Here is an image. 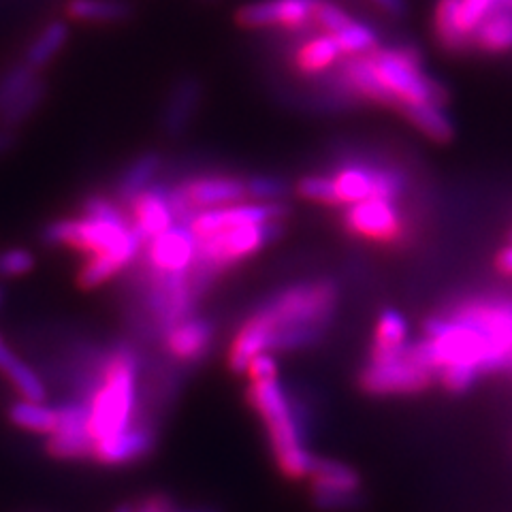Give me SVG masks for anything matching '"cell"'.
<instances>
[{"label":"cell","instance_id":"38","mask_svg":"<svg viewBox=\"0 0 512 512\" xmlns=\"http://www.w3.org/2000/svg\"><path fill=\"white\" fill-rule=\"evenodd\" d=\"M350 20V15L340 7L331 3V0H320V5L314 13V22L323 28L327 35H335L346 22Z\"/></svg>","mask_w":512,"mask_h":512},{"label":"cell","instance_id":"35","mask_svg":"<svg viewBox=\"0 0 512 512\" xmlns=\"http://www.w3.org/2000/svg\"><path fill=\"white\" fill-rule=\"evenodd\" d=\"M246 192L250 201H259V203H274V201H284L291 192V184H288L280 175H252V178L246 180Z\"/></svg>","mask_w":512,"mask_h":512},{"label":"cell","instance_id":"18","mask_svg":"<svg viewBox=\"0 0 512 512\" xmlns=\"http://www.w3.org/2000/svg\"><path fill=\"white\" fill-rule=\"evenodd\" d=\"M378 171H380L378 165L359 163V160H352V163H346L335 171L333 184H335V192H338L340 207L374 199Z\"/></svg>","mask_w":512,"mask_h":512},{"label":"cell","instance_id":"39","mask_svg":"<svg viewBox=\"0 0 512 512\" xmlns=\"http://www.w3.org/2000/svg\"><path fill=\"white\" fill-rule=\"evenodd\" d=\"M372 3H374L382 13H387L389 18H393V20H404L406 15L410 13L408 0H372Z\"/></svg>","mask_w":512,"mask_h":512},{"label":"cell","instance_id":"34","mask_svg":"<svg viewBox=\"0 0 512 512\" xmlns=\"http://www.w3.org/2000/svg\"><path fill=\"white\" fill-rule=\"evenodd\" d=\"M295 192L306 201L340 207L338 192H335L333 178L329 175H303V178L295 184Z\"/></svg>","mask_w":512,"mask_h":512},{"label":"cell","instance_id":"44","mask_svg":"<svg viewBox=\"0 0 512 512\" xmlns=\"http://www.w3.org/2000/svg\"><path fill=\"white\" fill-rule=\"evenodd\" d=\"M495 3H498V9L512 11V0H495Z\"/></svg>","mask_w":512,"mask_h":512},{"label":"cell","instance_id":"6","mask_svg":"<svg viewBox=\"0 0 512 512\" xmlns=\"http://www.w3.org/2000/svg\"><path fill=\"white\" fill-rule=\"evenodd\" d=\"M370 56L380 82L395 96L397 107L404 103H448L444 84L423 71V54L416 47H378Z\"/></svg>","mask_w":512,"mask_h":512},{"label":"cell","instance_id":"19","mask_svg":"<svg viewBox=\"0 0 512 512\" xmlns=\"http://www.w3.org/2000/svg\"><path fill=\"white\" fill-rule=\"evenodd\" d=\"M416 131L434 143H451L455 139V122L440 103H404L397 107Z\"/></svg>","mask_w":512,"mask_h":512},{"label":"cell","instance_id":"1","mask_svg":"<svg viewBox=\"0 0 512 512\" xmlns=\"http://www.w3.org/2000/svg\"><path fill=\"white\" fill-rule=\"evenodd\" d=\"M340 288L333 280H310L288 286L256 308L233 335L227 363L244 374L261 352H293L316 346L338 312Z\"/></svg>","mask_w":512,"mask_h":512},{"label":"cell","instance_id":"24","mask_svg":"<svg viewBox=\"0 0 512 512\" xmlns=\"http://www.w3.org/2000/svg\"><path fill=\"white\" fill-rule=\"evenodd\" d=\"M67 13L77 22L120 24L133 18V5L128 0H69Z\"/></svg>","mask_w":512,"mask_h":512},{"label":"cell","instance_id":"28","mask_svg":"<svg viewBox=\"0 0 512 512\" xmlns=\"http://www.w3.org/2000/svg\"><path fill=\"white\" fill-rule=\"evenodd\" d=\"M9 419L13 425L32 431V434L50 436L58 425V412L45 402H30L22 397L9 406Z\"/></svg>","mask_w":512,"mask_h":512},{"label":"cell","instance_id":"29","mask_svg":"<svg viewBox=\"0 0 512 512\" xmlns=\"http://www.w3.org/2000/svg\"><path fill=\"white\" fill-rule=\"evenodd\" d=\"M312 485L342 489V491H361V476L359 472L338 459L316 457L310 472Z\"/></svg>","mask_w":512,"mask_h":512},{"label":"cell","instance_id":"46","mask_svg":"<svg viewBox=\"0 0 512 512\" xmlns=\"http://www.w3.org/2000/svg\"><path fill=\"white\" fill-rule=\"evenodd\" d=\"M508 242H512V227H510V231H508Z\"/></svg>","mask_w":512,"mask_h":512},{"label":"cell","instance_id":"30","mask_svg":"<svg viewBox=\"0 0 512 512\" xmlns=\"http://www.w3.org/2000/svg\"><path fill=\"white\" fill-rule=\"evenodd\" d=\"M338 43V47L342 50V56L350 58V56H367L376 52L380 47V39L378 32L365 22H357V20H348L335 35H331Z\"/></svg>","mask_w":512,"mask_h":512},{"label":"cell","instance_id":"40","mask_svg":"<svg viewBox=\"0 0 512 512\" xmlns=\"http://www.w3.org/2000/svg\"><path fill=\"white\" fill-rule=\"evenodd\" d=\"M173 502L167 495H150L139 506H135V512H173Z\"/></svg>","mask_w":512,"mask_h":512},{"label":"cell","instance_id":"12","mask_svg":"<svg viewBox=\"0 0 512 512\" xmlns=\"http://www.w3.org/2000/svg\"><path fill=\"white\" fill-rule=\"evenodd\" d=\"M152 276H188L197 261V237L188 224L175 222L169 231L146 244Z\"/></svg>","mask_w":512,"mask_h":512},{"label":"cell","instance_id":"16","mask_svg":"<svg viewBox=\"0 0 512 512\" xmlns=\"http://www.w3.org/2000/svg\"><path fill=\"white\" fill-rule=\"evenodd\" d=\"M156 442L154 429L146 423H133L122 434L116 438H109L103 442H94L92 448V459L101 466H128V463H135L143 457L152 453Z\"/></svg>","mask_w":512,"mask_h":512},{"label":"cell","instance_id":"21","mask_svg":"<svg viewBox=\"0 0 512 512\" xmlns=\"http://www.w3.org/2000/svg\"><path fill=\"white\" fill-rule=\"evenodd\" d=\"M340 58L342 50L338 43L327 32H323V35H318L299 47V52L295 54V67L301 75L320 77L333 71V67H338Z\"/></svg>","mask_w":512,"mask_h":512},{"label":"cell","instance_id":"7","mask_svg":"<svg viewBox=\"0 0 512 512\" xmlns=\"http://www.w3.org/2000/svg\"><path fill=\"white\" fill-rule=\"evenodd\" d=\"M408 346L399 355L370 359L361 370L359 387L376 397L416 395L429 389L436 382V374L416 361Z\"/></svg>","mask_w":512,"mask_h":512},{"label":"cell","instance_id":"45","mask_svg":"<svg viewBox=\"0 0 512 512\" xmlns=\"http://www.w3.org/2000/svg\"><path fill=\"white\" fill-rule=\"evenodd\" d=\"M114 512H135V506L133 504H120Z\"/></svg>","mask_w":512,"mask_h":512},{"label":"cell","instance_id":"4","mask_svg":"<svg viewBox=\"0 0 512 512\" xmlns=\"http://www.w3.org/2000/svg\"><path fill=\"white\" fill-rule=\"evenodd\" d=\"M137 355L126 346L116 348L103 365L101 384L90 395V436L94 442L116 438L135 423Z\"/></svg>","mask_w":512,"mask_h":512},{"label":"cell","instance_id":"8","mask_svg":"<svg viewBox=\"0 0 512 512\" xmlns=\"http://www.w3.org/2000/svg\"><path fill=\"white\" fill-rule=\"evenodd\" d=\"M248 199L246 180L233 175H199L169 188V201L175 220L188 224L192 216L214 210V207L235 205Z\"/></svg>","mask_w":512,"mask_h":512},{"label":"cell","instance_id":"14","mask_svg":"<svg viewBox=\"0 0 512 512\" xmlns=\"http://www.w3.org/2000/svg\"><path fill=\"white\" fill-rule=\"evenodd\" d=\"M205 96V86L197 75H184L175 79L160 114V128L165 137L180 139L195 122Z\"/></svg>","mask_w":512,"mask_h":512},{"label":"cell","instance_id":"9","mask_svg":"<svg viewBox=\"0 0 512 512\" xmlns=\"http://www.w3.org/2000/svg\"><path fill=\"white\" fill-rule=\"evenodd\" d=\"M344 227L350 235L378 244H395L406 237V222L395 201L367 199L344 210Z\"/></svg>","mask_w":512,"mask_h":512},{"label":"cell","instance_id":"27","mask_svg":"<svg viewBox=\"0 0 512 512\" xmlns=\"http://www.w3.org/2000/svg\"><path fill=\"white\" fill-rule=\"evenodd\" d=\"M69 37H71V30L67 22L64 20L50 22L39 32V37L28 45L24 62L35 71L47 67V64L62 52V47L69 43Z\"/></svg>","mask_w":512,"mask_h":512},{"label":"cell","instance_id":"3","mask_svg":"<svg viewBox=\"0 0 512 512\" xmlns=\"http://www.w3.org/2000/svg\"><path fill=\"white\" fill-rule=\"evenodd\" d=\"M248 402L265 423L280 472L291 480L310 478L316 455L306 448L303 419L282 384L278 380L250 384Z\"/></svg>","mask_w":512,"mask_h":512},{"label":"cell","instance_id":"41","mask_svg":"<svg viewBox=\"0 0 512 512\" xmlns=\"http://www.w3.org/2000/svg\"><path fill=\"white\" fill-rule=\"evenodd\" d=\"M493 265L498 269V274L512 278V242H508L498 250V254H495L493 259Z\"/></svg>","mask_w":512,"mask_h":512},{"label":"cell","instance_id":"43","mask_svg":"<svg viewBox=\"0 0 512 512\" xmlns=\"http://www.w3.org/2000/svg\"><path fill=\"white\" fill-rule=\"evenodd\" d=\"M173 512H218V510H214V508H188V510L173 508Z\"/></svg>","mask_w":512,"mask_h":512},{"label":"cell","instance_id":"47","mask_svg":"<svg viewBox=\"0 0 512 512\" xmlns=\"http://www.w3.org/2000/svg\"><path fill=\"white\" fill-rule=\"evenodd\" d=\"M0 301H3V291H0Z\"/></svg>","mask_w":512,"mask_h":512},{"label":"cell","instance_id":"22","mask_svg":"<svg viewBox=\"0 0 512 512\" xmlns=\"http://www.w3.org/2000/svg\"><path fill=\"white\" fill-rule=\"evenodd\" d=\"M408 344H410V329L404 314L393 308L382 310L374 331L370 359H384V357L399 355V352H402Z\"/></svg>","mask_w":512,"mask_h":512},{"label":"cell","instance_id":"26","mask_svg":"<svg viewBox=\"0 0 512 512\" xmlns=\"http://www.w3.org/2000/svg\"><path fill=\"white\" fill-rule=\"evenodd\" d=\"M472 47L487 54L512 52V11L495 9L472 37Z\"/></svg>","mask_w":512,"mask_h":512},{"label":"cell","instance_id":"10","mask_svg":"<svg viewBox=\"0 0 512 512\" xmlns=\"http://www.w3.org/2000/svg\"><path fill=\"white\" fill-rule=\"evenodd\" d=\"M291 212L284 201L274 203H259V201H242L235 205L214 207V210H205L192 216L188 222L190 231L195 237H207L227 229L246 227V224H263V222H284V218Z\"/></svg>","mask_w":512,"mask_h":512},{"label":"cell","instance_id":"20","mask_svg":"<svg viewBox=\"0 0 512 512\" xmlns=\"http://www.w3.org/2000/svg\"><path fill=\"white\" fill-rule=\"evenodd\" d=\"M163 169V156L156 150H148L139 154L135 160L128 163V167L122 171L118 186H116V199L122 207L131 205L143 190H148L158 171Z\"/></svg>","mask_w":512,"mask_h":512},{"label":"cell","instance_id":"5","mask_svg":"<svg viewBox=\"0 0 512 512\" xmlns=\"http://www.w3.org/2000/svg\"><path fill=\"white\" fill-rule=\"evenodd\" d=\"M284 231V222H263V224H246L220 231L207 237L197 239V261L192 267L190 282L195 293L199 295L207 280L218 271L242 263L250 256L259 254L265 246L274 244Z\"/></svg>","mask_w":512,"mask_h":512},{"label":"cell","instance_id":"13","mask_svg":"<svg viewBox=\"0 0 512 512\" xmlns=\"http://www.w3.org/2000/svg\"><path fill=\"white\" fill-rule=\"evenodd\" d=\"M320 0H252L235 11V22L242 28H299L314 22Z\"/></svg>","mask_w":512,"mask_h":512},{"label":"cell","instance_id":"36","mask_svg":"<svg viewBox=\"0 0 512 512\" xmlns=\"http://www.w3.org/2000/svg\"><path fill=\"white\" fill-rule=\"evenodd\" d=\"M35 265V254L28 248H9L0 252V276L3 278L28 276Z\"/></svg>","mask_w":512,"mask_h":512},{"label":"cell","instance_id":"48","mask_svg":"<svg viewBox=\"0 0 512 512\" xmlns=\"http://www.w3.org/2000/svg\"><path fill=\"white\" fill-rule=\"evenodd\" d=\"M0 344H3V340H0Z\"/></svg>","mask_w":512,"mask_h":512},{"label":"cell","instance_id":"25","mask_svg":"<svg viewBox=\"0 0 512 512\" xmlns=\"http://www.w3.org/2000/svg\"><path fill=\"white\" fill-rule=\"evenodd\" d=\"M461 0H438L434 15L436 39L446 52H466L472 47V39L461 26Z\"/></svg>","mask_w":512,"mask_h":512},{"label":"cell","instance_id":"31","mask_svg":"<svg viewBox=\"0 0 512 512\" xmlns=\"http://www.w3.org/2000/svg\"><path fill=\"white\" fill-rule=\"evenodd\" d=\"M47 96V84L45 79L37 77L35 82H32V86L20 96L18 101H13L3 114H0V126L3 128H9V131H13L15 126L24 124L35 111L41 107V103L45 101Z\"/></svg>","mask_w":512,"mask_h":512},{"label":"cell","instance_id":"23","mask_svg":"<svg viewBox=\"0 0 512 512\" xmlns=\"http://www.w3.org/2000/svg\"><path fill=\"white\" fill-rule=\"evenodd\" d=\"M0 372L7 376L24 399H30V402H45L47 399V389L41 376L5 344H0Z\"/></svg>","mask_w":512,"mask_h":512},{"label":"cell","instance_id":"33","mask_svg":"<svg viewBox=\"0 0 512 512\" xmlns=\"http://www.w3.org/2000/svg\"><path fill=\"white\" fill-rule=\"evenodd\" d=\"M312 504L323 512H348L363 504L361 491H342L312 485Z\"/></svg>","mask_w":512,"mask_h":512},{"label":"cell","instance_id":"2","mask_svg":"<svg viewBox=\"0 0 512 512\" xmlns=\"http://www.w3.org/2000/svg\"><path fill=\"white\" fill-rule=\"evenodd\" d=\"M45 246H69L88 256H107L122 271L131 267L143 250L141 237L124 207L103 195H90L79 218H62L41 233Z\"/></svg>","mask_w":512,"mask_h":512},{"label":"cell","instance_id":"37","mask_svg":"<svg viewBox=\"0 0 512 512\" xmlns=\"http://www.w3.org/2000/svg\"><path fill=\"white\" fill-rule=\"evenodd\" d=\"M250 380V384H261V382H274L278 380V359L274 352H261L256 355L244 372Z\"/></svg>","mask_w":512,"mask_h":512},{"label":"cell","instance_id":"17","mask_svg":"<svg viewBox=\"0 0 512 512\" xmlns=\"http://www.w3.org/2000/svg\"><path fill=\"white\" fill-rule=\"evenodd\" d=\"M165 348L173 359L195 363L203 359L214 342V325L201 316H186L165 333Z\"/></svg>","mask_w":512,"mask_h":512},{"label":"cell","instance_id":"42","mask_svg":"<svg viewBox=\"0 0 512 512\" xmlns=\"http://www.w3.org/2000/svg\"><path fill=\"white\" fill-rule=\"evenodd\" d=\"M15 141H18V139H15V133L9 131V128L0 126V156L11 152L15 148Z\"/></svg>","mask_w":512,"mask_h":512},{"label":"cell","instance_id":"11","mask_svg":"<svg viewBox=\"0 0 512 512\" xmlns=\"http://www.w3.org/2000/svg\"><path fill=\"white\" fill-rule=\"evenodd\" d=\"M58 425L47 436V453L56 459H92L94 440L90 436V408L86 399H71L56 408Z\"/></svg>","mask_w":512,"mask_h":512},{"label":"cell","instance_id":"32","mask_svg":"<svg viewBox=\"0 0 512 512\" xmlns=\"http://www.w3.org/2000/svg\"><path fill=\"white\" fill-rule=\"evenodd\" d=\"M39 77V71L30 69L26 62L15 64L3 77H0V114L32 86Z\"/></svg>","mask_w":512,"mask_h":512},{"label":"cell","instance_id":"15","mask_svg":"<svg viewBox=\"0 0 512 512\" xmlns=\"http://www.w3.org/2000/svg\"><path fill=\"white\" fill-rule=\"evenodd\" d=\"M128 216H131L133 229L141 237L143 248L154 237L163 235L169 231L175 222V214L171 210L169 201V188L163 184H152L148 190H143L141 195L128 205Z\"/></svg>","mask_w":512,"mask_h":512}]
</instances>
